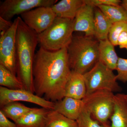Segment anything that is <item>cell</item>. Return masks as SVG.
Segmentation results:
<instances>
[{"instance_id":"1","label":"cell","mask_w":127,"mask_h":127,"mask_svg":"<svg viewBox=\"0 0 127 127\" xmlns=\"http://www.w3.org/2000/svg\"><path fill=\"white\" fill-rule=\"evenodd\" d=\"M71 72L67 48L50 51L40 47L32 67L36 95L53 102L62 100Z\"/></svg>"},{"instance_id":"2","label":"cell","mask_w":127,"mask_h":127,"mask_svg":"<svg viewBox=\"0 0 127 127\" xmlns=\"http://www.w3.org/2000/svg\"><path fill=\"white\" fill-rule=\"evenodd\" d=\"M38 34L28 27L19 16L16 36L17 77L25 90L34 93L32 67Z\"/></svg>"},{"instance_id":"3","label":"cell","mask_w":127,"mask_h":127,"mask_svg":"<svg viewBox=\"0 0 127 127\" xmlns=\"http://www.w3.org/2000/svg\"><path fill=\"white\" fill-rule=\"evenodd\" d=\"M94 37L73 35L67 47L71 70L83 75L98 62L99 41Z\"/></svg>"},{"instance_id":"4","label":"cell","mask_w":127,"mask_h":127,"mask_svg":"<svg viewBox=\"0 0 127 127\" xmlns=\"http://www.w3.org/2000/svg\"><path fill=\"white\" fill-rule=\"evenodd\" d=\"M74 25V19L57 17L50 27L38 34L40 47L50 51L67 47L73 36Z\"/></svg>"},{"instance_id":"5","label":"cell","mask_w":127,"mask_h":127,"mask_svg":"<svg viewBox=\"0 0 127 127\" xmlns=\"http://www.w3.org/2000/svg\"><path fill=\"white\" fill-rule=\"evenodd\" d=\"M87 88V95L101 90L113 93L122 91L113 71L100 62L83 75Z\"/></svg>"},{"instance_id":"6","label":"cell","mask_w":127,"mask_h":127,"mask_svg":"<svg viewBox=\"0 0 127 127\" xmlns=\"http://www.w3.org/2000/svg\"><path fill=\"white\" fill-rule=\"evenodd\" d=\"M114 95L113 93L107 90L97 91L83 99L84 107L101 124H108L113 112Z\"/></svg>"},{"instance_id":"7","label":"cell","mask_w":127,"mask_h":127,"mask_svg":"<svg viewBox=\"0 0 127 127\" xmlns=\"http://www.w3.org/2000/svg\"><path fill=\"white\" fill-rule=\"evenodd\" d=\"M19 16L14 20L10 28L0 37V64L17 76L16 36Z\"/></svg>"},{"instance_id":"8","label":"cell","mask_w":127,"mask_h":127,"mask_svg":"<svg viewBox=\"0 0 127 127\" xmlns=\"http://www.w3.org/2000/svg\"><path fill=\"white\" fill-rule=\"evenodd\" d=\"M57 0H5L0 5V17L10 21L15 16L39 7H51Z\"/></svg>"},{"instance_id":"9","label":"cell","mask_w":127,"mask_h":127,"mask_svg":"<svg viewBox=\"0 0 127 127\" xmlns=\"http://www.w3.org/2000/svg\"><path fill=\"white\" fill-rule=\"evenodd\" d=\"M31 103L50 110H53L55 102L46 100L25 89H10L0 87V107L14 102Z\"/></svg>"},{"instance_id":"10","label":"cell","mask_w":127,"mask_h":127,"mask_svg":"<svg viewBox=\"0 0 127 127\" xmlns=\"http://www.w3.org/2000/svg\"><path fill=\"white\" fill-rule=\"evenodd\" d=\"M20 17L28 27L39 34L52 25L57 16L51 7L42 6L25 12Z\"/></svg>"},{"instance_id":"11","label":"cell","mask_w":127,"mask_h":127,"mask_svg":"<svg viewBox=\"0 0 127 127\" xmlns=\"http://www.w3.org/2000/svg\"><path fill=\"white\" fill-rule=\"evenodd\" d=\"M95 7L85 3L79 9L74 19V32H83L87 36L94 37Z\"/></svg>"},{"instance_id":"12","label":"cell","mask_w":127,"mask_h":127,"mask_svg":"<svg viewBox=\"0 0 127 127\" xmlns=\"http://www.w3.org/2000/svg\"><path fill=\"white\" fill-rule=\"evenodd\" d=\"M84 106L83 100L64 97L55 102L53 110L67 118L76 120Z\"/></svg>"},{"instance_id":"13","label":"cell","mask_w":127,"mask_h":127,"mask_svg":"<svg viewBox=\"0 0 127 127\" xmlns=\"http://www.w3.org/2000/svg\"><path fill=\"white\" fill-rule=\"evenodd\" d=\"M86 96V86L83 75L71 70L65 86L64 97L82 100Z\"/></svg>"},{"instance_id":"14","label":"cell","mask_w":127,"mask_h":127,"mask_svg":"<svg viewBox=\"0 0 127 127\" xmlns=\"http://www.w3.org/2000/svg\"><path fill=\"white\" fill-rule=\"evenodd\" d=\"M49 111L44 108H32L15 123L18 127H46Z\"/></svg>"},{"instance_id":"15","label":"cell","mask_w":127,"mask_h":127,"mask_svg":"<svg viewBox=\"0 0 127 127\" xmlns=\"http://www.w3.org/2000/svg\"><path fill=\"white\" fill-rule=\"evenodd\" d=\"M84 4V0H62L51 8L57 17L74 20L77 11Z\"/></svg>"},{"instance_id":"16","label":"cell","mask_w":127,"mask_h":127,"mask_svg":"<svg viewBox=\"0 0 127 127\" xmlns=\"http://www.w3.org/2000/svg\"><path fill=\"white\" fill-rule=\"evenodd\" d=\"M110 119L111 127H127V104L124 94L114 95L113 112Z\"/></svg>"},{"instance_id":"17","label":"cell","mask_w":127,"mask_h":127,"mask_svg":"<svg viewBox=\"0 0 127 127\" xmlns=\"http://www.w3.org/2000/svg\"><path fill=\"white\" fill-rule=\"evenodd\" d=\"M114 47L108 39L99 41L98 62L113 71L116 70L119 58Z\"/></svg>"},{"instance_id":"18","label":"cell","mask_w":127,"mask_h":127,"mask_svg":"<svg viewBox=\"0 0 127 127\" xmlns=\"http://www.w3.org/2000/svg\"><path fill=\"white\" fill-rule=\"evenodd\" d=\"M113 23L98 7L94 10V36L98 41L108 39L109 30Z\"/></svg>"},{"instance_id":"19","label":"cell","mask_w":127,"mask_h":127,"mask_svg":"<svg viewBox=\"0 0 127 127\" xmlns=\"http://www.w3.org/2000/svg\"><path fill=\"white\" fill-rule=\"evenodd\" d=\"M32 109V108L26 106L18 102H14L0 108V111L6 118L15 123Z\"/></svg>"},{"instance_id":"20","label":"cell","mask_w":127,"mask_h":127,"mask_svg":"<svg viewBox=\"0 0 127 127\" xmlns=\"http://www.w3.org/2000/svg\"><path fill=\"white\" fill-rule=\"evenodd\" d=\"M112 23H127V11L121 5H99L97 7Z\"/></svg>"},{"instance_id":"21","label":"cell","mask_w":127,"mask_h":127,"mask_svg":"<svg viewBox=\"0 0 127 127\" xmlns=\"http://www.w3.org/2000/svg\"><path fill=\"white\" fill-rule=\"evenodd\" d=\"M46 127H78L76 120L64 117L54 110H50Z\"/></svg>"},{"instance_id":"22","label":"cell","mask_w":127,"mask_h":127,"mask_svg":"<svg viewBox=\"0 0 127 127\" xmlns=\"http://www.w3.org/2000/svg\"><path fill=\"white\" fill-rule=\"evenodd\" d=\"M0 85L10 89H24L23 84L17 76L0 64Z\"/></svg>"},{"instance_id":"23","label":"cell","mask_w":127,"mask_h":127,"mask_svg":"<svg viewBox=\"0 0 127 127\" xmlns=\"http://www.w3.org/2000/svg\"><path fill=\"white\" fill-rule=\"evenodd\" d=\"M76 121L78 127H104V125L92 118L90 112L84 106Z\"/></svg>"},{"instance_id":"24","label":"cell","mask_w":127,"mask_h":127,"mask_svg":"<svg viewBox=\"0 0 127 127\" xmlns=\"http://www.w3.org/2000/svg\"><path fill=\"white\" fill-rule=\"evenodd\" d=\"M124 31H127V23L119 22L113 23L109 30L108 39L114 46H117L119 36Z\"/></svg>"},{"instance_id":"25","label":"cell","mask_w":127,"mask_h":127,"mask_svg":"<svg viewBox=\"0 0 127 127\" xmlns=\"http://www.w3.org/2000/svg\"><path fill=\"white\" fill-rule=\"evenodd\" d=\"M116 70L117 80L123 83H127V59L119 57Z\"/></svg>"},{"instance_id":"26","label":"cell","mask_w":127,"mask_h":127,"mask_svg":"<svg viewBox=\"0 0 127 127\" xmlns=\"http://www.w3.org/2000/svg\"><path fill=\"white\" fill-rule=\"evenodd\" d=\"M84 1L85 4L95 7L99 5L119 6L122 2L120 0H84Z\"/></svg>"},{"instance_id":"27","label":"cell","mask_w":127,"mask_h":127,"mask_svg":"<svg viewBox=\"0 0 127 127\" xmlns=\"http://www.w3.org/2000/svg\"><path fill=\"white\" fill-rule=\"evenodd\" d=\"M0 127H18L15 123H13L4 116L0 111Z\"/></svg>"},{"instance_id":"28","label":"cell","mask_w":127,"mask_h":127,"mask_svg":"<svg viewBox=\"0 0 127 127\" xmlns=\"http://www.w3.org/2000/svg\"><path fill=\"white\" fill-rule=\"evenodd\" d=\"M12 23L0 17V35L5 34L11 27Z\"/></svg>"},{"instance_id":"29","label":"cell","mask_w":127,"mask_h":127,"mask_svg":"<svg viewBox=\"0 0 127 127\" xmlns=\"http://www.w3.org/2000/svg\"><path fill=\"white\" fill-rule=\"evenodd\" d=\"M117 46L121 49L127 50V31H124L120 34L118 39Z\"/></svg>"},{"instance_id":"30","label":"cell","mask_w":127,"mask_h":127,"mask_svg":"<svg viewBox=\"0 0 127 127\" xmlns=\"http://www.w3.org/2000/svg\"><path fill=\"white\" fill-rule=\"evenodd\" d=\"M121 5L127 11V0L122 1Z\"/></svg>"},{"instance_id":"31","label":"cell","mask_w":127,"mask_h":127,"mask_svg":"<svg viewBox=\"0 0 127 127\" xmlns=\"http://www.w3.org/2000/svg\"><path fill=\"white\" fill-rule=\"evenodd\" d=\"M124 97H125V101L127 104V94H124Z\"/></svg>"},{"instance_id":"32","label":"cell","mask_w":127,"mask_h":127,"mask_svg":"<svg viewBox=\"0 0 127 127\" xmlns=\"http://www.w3.org/2000/svg\"><path fill=\"white\" fill-rule=\"evenodd\" d=\"M104 125V127H111V126L109 125L108 124H105V125Z\"/></svg>"}]
</instances>
